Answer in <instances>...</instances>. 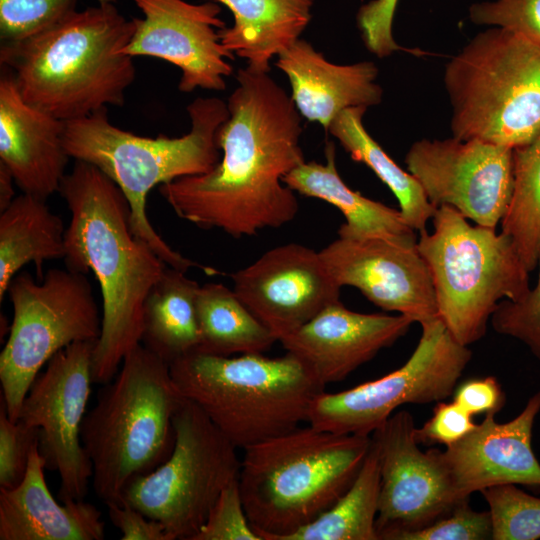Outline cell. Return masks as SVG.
Masks as SVG:
<instances>
[{"instance_id":"1","label":"cell","mask_w":540,"mask_h":540,"mask_svg":"<svg viewBox=\"0 0 540 540\" xmlns=\"http://www.w3.org/2000/svg\"><path fill=\"white\" fill-rule=\"evenodd\" d=\"M236 81L229 117L216 134L219 163L160 185L159 192L179 218L240 238L296 217L299 203L283 178L305 159L291 96L268 73L249 67L238 70Z\"/></svg>"},{"instance_id":"2","label":"cell","mask_w":540,"mask_h":540,"mask_svg":"<svg viewBox=\"0 0 540 540\" xmlns=\"http://www.w3.org/2000/svg\"><path fill=\"white\" fill-rule=\"evenodd\" d=\"M59 192L71 213L65 265L91 270L102 294V327L92 357V378L109 382L141 344L146 299L168 266L131 228L129 203L94 165L76 160Z\"/></svg>"},{"instance_id":"3","label":"cell","mask_w":540,"mask_h":540,"mask_svg":"<svg viewBox=\"0 0 540 540\" xmlns=\"http://www.w3.org/2000/svg\"><path fill=\"white\" fill-rule=\"evenodd\" d=\"M134 30V19L115 3H98L23 41L2 43L1 66L27 103L64 122L80 119L123 106L136 70L133 58L119 52Z\"/></svg>"},{"instance_id":"4","label":"cell","mask_w":540,"mask_h":540,"mask_svg":"<svg viewBox=\"0 0 540 540\" xmlns=\"http://www.w3.org/2000/svg\"><path fill=\"white\" fill-rule=\"evenodd\" d=\"M190 131L181 137H143L113 125L108 108L66 121L63 144L70 158L90 163L112 179L130 207L133 233L170 267L187 271L198 263L168 245L148 219L150 191L175 179L208 173L220 161L216 134L228 119L227 103L198 97L186 108Z\"/></svg>"},{"instance_id":"5","label":"cell","mask_w":540,"mask_h":540,"mask_svg":"<svg viewBox=\"0 0 540 540\" xmlns=\"http://www.w3.org/2000/svg\"><path fill=\"white\" fill-rule=\"evenodd\" d=\"M371 435L297 427L244 449L239 486L261 540H285L315 520L352 485Z\"/></svg>"},{"instance_id":"6","label":"cell","mask_w":540,"mask_h":540,"mask_svg":"<svg viewBox=\"0 0 540 540\" xmlns=\"http://www.w3.org/2000/svg\"><path fill=\"white\" fill-rule=\"evenodd\" d=\"M184 397L165 360L139 344L99 390L83 420L81 441L92 464V486L106 505L123 503L128 484L172 453L174 415Z\"/></svg>"},{"instance_id":"7","label":"cell","mask_w":540,"mask_h":540,"mask_svg":"<svg viewBox=\"0 0 540 540\" xmlns=\"http://www.w3.org/2000/svg\"><path fill=\"white\" fill-rule=\"evenodd\" d=\"M169 366L180 394L242 449L299 427L325 388L290 353L231 357L195 350Z\"/></svg>"},{"instance_id":"8","label":"cell","mask_w":540,"mask_h":540,"mask_svg":"<svg viewBox=\"0 0 540 540\" xmlns=\"http://www.w3.org/2000/svg\"><path fill=\"white\" fill-rule=\"evenodd\" d=\"M452 136L512 150L540 135V46L503 27L485 30L446 64Z\"/></svg>"},{"instance_id":"9","label":"cell","mask_w":540,"mask_h":540,"mask_svg":"<svg viewBox=\"0 0 540 540\" xmlns=\"http://www.w3.org/2000/svg\"><path fill=\"white\" fill-rule=\"evenodd\" d=\"M433 232H419L417 248L433 280L438 316L452 336L468 346L480 340L502 300L517 301L530 290L512 238L495 228L471 225L450 206H440Z\"/></svg>"},{"instance_id":"10","label":"cell","mask_w":540,"mask_h":540,"mask_svg":"<svg viewBox=\"0 0 540 540\" xmlns=\"http://www.w3.org/2000/svg\"><path fill=\"white\" fill-rule=\"evenodd\" d=\"M7 294L13 319L0 354L1 401L16 422L41 368L73 343L97 341L102 315L86 273L67 267L49 269L41 279L16 274Z\"/></svg>"},{"instance_id":"11","label":"cell","mask_w":540,"mask_h":540,"mask_svg":"<svg viewBox=\"0 0 540 540\" xmlns=\"http://www.w3.org/2000/svg\"><path fill=\"white\" fill-rule=\"evenodd\" d=\"M173 425L172 453L154 471L132 480L123 501L160 522L169 540H194L222 491L239 479L241 459L191 400L183 399Z\"/></svg>"},{"instance_id":"12","label":"cell","mask_w":540,"mask_h":540,"mask_svg":"<svg viewBox=\"0 0 540 540\" xmlns=\"http://www.w3.org/2000/svg\"><path fill=\"white\" fill-rule=\"evenodd\" d=\"M420 326L417 347L404 365L347 390L322 391L309 406L307 422L337 434L370 436L403 404H426L449 397L472 353L439 317Z\"/></svg>"},{"instance_id":"13","label":"cell","mask_w":540,"mask_h":540,"mask_svg":"<svg viewBox=\"0 0 540 540\" xmlns=\"http://www.w3.org/2000/svg\"><path fill=\"white\" fill-rule=\"evenodd\" d=\"M96 341L76 342L55 354L26 394L18 420L39 429V451L46 469L58 473L61 501L82 500L92 464L81 441L91 392Z\"/></svg>"},{"instance_id":"14","label":"cell","mask_w":540,"mask_h":540,"mask_svg":"<svg viewBox=\"0 0 540 540\" xmlns=\"http://www.w3.org/2000/svg\"><path fill=\"white\" fill-rule=\"evenodd\" d=\"M405 163L436 208L450 206L495 229L508 211L514 188L510 148L453 136L421 139L411 145Z\"/></svg>"},{"instance_id":"15","label":"cell","mask_w":540,"mask_h":540,"mask_svg":"<svg viewBox=\"0 0 540 540\" xmlns=\"http://www.w3.org/2000/svg\"><path fill=\"white\" fill-rule=\"evenodd\" d=\"M143 18H133L135 30L120 54L149 56L167 61L181 71L178 89L222 91L233 72L234 54L220 40L225 28L217 2L185 0H133Z\"/></svg>"},{"instance_id":"16","label":"cell","mask_w":540,"mask_h":540,"mask_svg":"<svg viewBox=\"0 0 540 540\" xmlns=\"http://www.w3.org/2000/svg\"><path fill=\"white\" fill-rule=\"evenodd\" d=\"M319 253L339 287L357 288L379 308L420 325L439 317L430 269L417 243L338 237Z\"/></svg>"},{"instance_id":"17","label":"cell","mask_w":540,"mask_h":540,"mask_svg":"<svg viewBox=\"0 0 540 540\" xmlns=\"http://www.w3.org/2000/svg\"><path fill=\"white\" fill-rule=\"evenodd\" d=\"M415 430L412 415L401 410L371 434L380 470L379 540L423 528L456 506L430 449L418 447Z\"/></svg>"},{"instance_id":"18","label":"cell","mask_w":540,"mask_h":540,"mask_svg":"<svg viewBox=\"0 0 540 540\" xmlns=\"http://www.w3.org/2000/svg\"><path fill=\"white\" fill-rule=\"evenodd\" d=\"M231 278L236 296L278 341L340 300L320 253L297 243L268 250Z\"/></svg>"},{"instance_id":"19","label":"cell","mask_w":540,"mask_h":540,"mask_svg":"<svg viewBox=\"0 0 540 540\" xmlns=\"http://www.w3.org/2000/svg\"><path fill=\"white\" fill-rule=\"evenodd\" d=\"M540 412V391L512 420L499 423L495 413L444 451L430 449L457 505L477 491L500 484L524 485L540 490V462L531 440Z\"/></svg>"},{"instance_id":"20","label":"cell","mask_w":540,"mask_h":540,"mask_svg":"<svg viewBox=\"0 0 540 540\" xmlns=\"http://www.w3.org/2000/svg\"><path fill=\"white\" fill-rule=\"evenodd\" d=\"M412 323L401 314L354 312L339 300L279 341L325 387L393 345Z\"/></svg>"},{"instance_id":"21","label":"cell","mask_w":540,"mask_h":540,"mask_svg":"<svg viewBox=\"0 0 540 540\" xmlns=\"http://www.w3.org/2000/svg\"><path fill=\"white\" fill-rule=\"evenodd\" d=\"M0 77V161L22 193L47 199L59 188L70 158L63 144L65 122L30 105L13 73Z\"/></svg>"},{"instance_id":"22","label":"cell","mask_w":540,"mask_h":540,"mask_svg":"<svg viewBox=\"0 0 540 540\" xmlns=\"http://www.w3.org/2000/svg\"><path fill=\"white\" fill-rule=\"evenodd\" d=\"M275 65L290 82L291 99L300 115L327 131L334 118L351 107H370L382 101L373 62L339 65L303 39L281 52Z\"/></svg>"},{"instance_id":"23","label":"cell","mask_w":540,"mask_h":540,"mask_svg":"<svg viewBox=\"0 0 540 540\" xmlns=\"http://www.w3.org/2000/svg\"><path fill=\"white\" fill-rule=\"evenodd\" d=\"M39 444L21 483L0 488V540H102L105 524L96 506L82 500L60 504L50 493Z\"/></svg>"},{"instance_id":"24","label":"cell","mask_w":540,"mask_h":540,"mask_svg":"<svg viewBox=\"0 0 540 540\" xmlns=\"http://www.w3.org/2000/svg\"><path fill=\"white\" fill-rule=\"evenodd\" d=\"M325 156V163H301L284 176L283 182L293 191L321 199L338 208L345 218V223L338 229V237H382L417 243L416 231L406 222L400 210L371 200L345 184L336 168L334 143L326 144Z\"/></svg>"},{"instance_id":"25","label":"cell","mask_w":540,"mask_h":540,"mask_svg":"<svg viewBox=\"0 0 540 540\" xmlns=\"http://www.w3.org/2000/svg\"><path fill=\"white\" fill-rule=\"evenodd\" d=\"M233 15V25L219 31L223 46L269 73L270 62L300 39L311 20L313 0H217Z\"/></svg>"},{"instance_id":"26","label":"cell","mask_w":540,"mask_h":540,"mask_svg":"<svg viewBox=\"0 0 540 540\" xmlns=\"http://www.w3.org/2000/svg\"><path fill=\"white\" fill-rule=\"evenodd\" d=\"M22 193L0 212V302L11 280L26 264L33 263L41 279L45 261L65 257L64 224L45 202Z\"/></svg>"},{"instance_id":"27","label":"cell","mask_w":540,"mask_h":540,"mask_svg":"<svg viewBox=\"0 0 540 540\" xmlns=\"http://www.w3.org/2000/svg\"><path fill=\"white\" fill-rule=\"evenodd\" d=\"M199 287L185 271L167 266L146 299L141 343L169 364L200 344Z\"/></svg>"},{"instance_id":"28","label":"cell","mask_w":540,"mask_h":540,"mask_svg":"<svg viewBox=\"0 0 540 540\" xmlns=\"http://www.w3.org/2000/svg\"><path fill=\"white\" fill-rule=\"evenodd\" d=\"M366 110V107H351L341 111L327 132L353 160L367 165L392 191L402 216L416 232L426 230L437 208L429 202L417 179L395 163L367 132L362 122Z\"/></svg>"},{"instance_id":"29","label":"cell","mask_w":540,"mask_h":540,"mask_svg":"<svg viewBox=\"0 0 540 540\" xmlns=\"http://www.w3.org/2000/svg\"><path fill=\"white\" fill-rule=\"evenodd\" d=\"M196 311L200 330L198 351L220 356L263 353L278 341L233 289L224 284L201 285Z\"/></svg>"},{"instance_id":"30","label":"cell","mask_w":540,"mask_h":540,"mask_svg":"<svg viewBox=\"0 0 540 540\" xmlns=\"http://www.w3.org/2000/svg\"><path fill=\"white\" fill-rule=\"evenodd\" d=\"M380 470L372 445L349 489L315 520L285 540H379L376 530Z\"/></svg>"},{"instance_id":"31","label":"cell","mask_w":540,"mask_h":540,"mask_svg":"<svg viewBox=\"0 0 540 540\" xmlns=\"http://www.w3.org/2000/svg\"><path fill=\"white\" fill-rule=\"evenodd\" d=\"M514 188L501 231L509 235L529 272L540 254V135L513 150Z\"/></svg>"},{"instance_id":"32","label":"cell","mask_w":540,"mask_h":540,"mask_svg":"<svg viewBox=\"0 0 540 540\" xmlns=\"http://www.w3.org/2000/svg\"><path fill=\"white\" fill-rule=\"evenodd\" d=\"M489 506L492 540L540 538V498L516 484H500L481 491Z\"/></svg>"},{"instance_id":"33","label":"cell","mask_w":540,"mask_h":540,"mask_svg":"<svg viewBox=\"0 0 540 540\" xmlns=\"http://www.w3.org/2000/svg\"><path fill=\"white\" fill-rule=\"evenodd\" d=\"M78 0H0L2 43L23 41L76 10ZM116 3L117 0H96Z\"/></svg>"},{"instance_id":"34","label":"cell","mask_w":540,"mask_h":540,"mask_svg":"<svg viewBox=\"0 0 540 540\" xmlns=\"http://www.w3.org/2000/svg\"><path fill=\"white\" fill-rule=\"evenodd\" d=\"M492 521L489 511L472 509L468 500L456 505L448 514L416 530L400 531L388 540H490Z\"/></svg>"},{"instance_id":"35","label":"cell","mask_w":540,"mask_h":540,"mask_svg":"<svg viewBox=\"0 0 540 540\" xmlns=\"http://www.w3.org/2000/svg\"><path fill=\"white\" fill-rule=\"evenodd\" d=\"M539 275L534 288L520 300H502L491 316L494 331L525 344L540 361V254Z\"/></svg>"},{"instance_id":"36","label":"cell","mask_w":540,"mask_h":540,"mask_svg":"<svg viewBox=\"0 0 540 540\" xmlns=\"http://www.w3.org/2000/svg\"><path fill=\"white\" fill-rule=\"evenodd\" d=\"M39 444V429L22 421H12L1 401L0 407V488L11 489L23 480L31 451Z\"/></svg>"},{"instance_id":"37","label":"cell","mask_w":540,"mask_h":540,"mask_svg":"<svg viewBox=\"0 0 540 540\" xmlns=\"http://www.w3.org/2000/svg\"><path fill=\"white\" fill-rule=\"evenodd\" d=\"M194 540H261L246 514L239 479L222 491Z\"/></svg>"},{"instance_id":"38","label":"cell","mask_w":540,"mask_h":540,"mask_svg":"<svg viewBox=\"0 0 540 540\" xmlns=\"http://www.w3.org/2000/svg\"><path fill=\"white\" fill-rule=\"evenodd\" d=\"M473 23L503 27L540 46V0H495L471 5Z\"/></svg>"},{"instance_id":"39","label":"cell","mask_w":540,"mask_h":540,"mask_svg":"<svg viewBox=\"0 0 540 540\" xmlns=\"http://www.w3.org/2000/svg\"><path fill=\"white\" fill-rule=\"evenodd\" d=\"M398 0H372L357 14L358 27L367 49L379 58L402 48L392 34V23Z\"/></svg>"},{"instance_id":"40","label":"cell","mask_w":540,"mask_h":540,"mask_svg":"<svg viewBox=\"0 0 540 540\" xmlns=\"http://www.w3.org/2000/svg\"><path fill=\"white\" fill-rule=\"evenodd\" d=\"M473 415L461 405L453 402L439 401L432 417L420 428H416L415 435L418 443L443 444L449 446L468 433L475 427Z\"/></svg>"},{"instance_id":"41","label":"cell","mask_w":540,"mask_h":540,"mask_svg":"<svg viewBox=\"0 0 540 540\" xmlns=\"http://www.w3.org/2000/svg\"><path fill=\"white\" fill-rule=\"evenodd\" d=\"M454 392V401L473 416L481 413L496 414L505 403L504 392L493 376L467 380Z\"/></svg>"},{"instance_id":"42","label":"cell","mask_w":540,"mask_h":540,"mask_svg":"<svg viewBox=\"0 0 540 540\" xmlns=\"http://www.w3.org/2000/svg\"><path fill=\"white\" fill-rule=\"evenodd\" d=\"M113 525L121 532L122 540H169L165 527L123 501L107 505Z\"/></svg>"},{"instance_id":"43","label":"cell","mask_w":540,"mask_h":540,"mask_svg":"<svg viewBox=\"0 0 540 540\" xmlns=\"http://www.w3.org/2000/svg\"><path fill=\"white\" fill-rule=\"evenodd\" d=\"M14 183L12 172L0 161V212L5 210L16 197L13 189Z\"/></svg>"}]
</instances>
